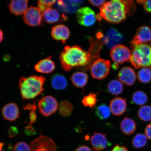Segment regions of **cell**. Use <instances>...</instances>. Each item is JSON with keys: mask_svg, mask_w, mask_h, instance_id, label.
<instances>
[{"mask_svg": "<svg viewBox=\"0 0 151 151\" xmlns=\"http://www.w3.org/2000/svg\"><path fill=\"white\" fill-rule=\"evenodd\" d=\"M4 143L3 142H0V151H1L2 150Z\"/></svg>", "mask_w": 151, "mask_h": 151, "instance_id": "45", "label": "cell"}, {"mask_svg": "<svg viewBox=\"0 0 151 151\" xmlns=\"http://www.w3.org/2000/svg\"><path fill=\"white\" fill-rule=\"evenodd\" d=\"M31 151H56V147L52 139L48 137L41 136L31 143Z\"/></svg>", "mask_w": 151, "mask_h": 151, "instance_id": "10", "label": "cell"}, {"mask_svg": "<svg viewBox=\"0 0 151 151\" xmlns=\"http://www.w3.org/2000/svg\"><path fill=\"white\" fill-rule=\"evenodd\" d=\"M100 12L96 16L97 19H102L114 24L120 23L126 19L127 13L122 1L113 0L105 3L100 7Z\"/></svg>", "mask_w": 151, "mask_h": 151, "instance_id": "2", "label": "cell"}, {"mask_svg": "<svg viewBox=\"0 0 151 151\" xmlns=\"http://www.w3.org/2000/svg\"><path fill=\"white\" fill-rule=\"evenodd\" d=\"M2 114L5 119L14 121L19 117L20 112L18 105L15 103L6 104L2 109Z\"/></svg>", "mask_w": 151, "mask_h": 151, "instance_id": "15", "label": "cell"}, {"mask_svg": "<svg viewBox=\"0 0 151 151\" xmlns=\"http://www.w3.org/2000/svg\"><path fill=\"white\" fill-rule=\"evenodd\" d=\"M28 1L26 0H14L9 4V11L16 16L24 14L28 7Z\"/></svg>", "mask_w": 151, "mask_h": 151, "instance_id": "19", "label": "cell"}, {"mask_svg": "<svg viewBox=\"0 0 151 151\" xmlns=\"http://www.w3.org/2000/svg\"></svg>", "mask_w": 151, "mask_h": 151, "instance_id": "46", "label": "cell"}, {"mask_svg": "<svg viewBox=\"0 0 151 151\" xmlns=\"http://www.w3.org/2000/svg\"><path fill=\"white\" fill-rule=\"evenodd\" d=\"M147 142V137L145 134L138 133L132 139V143L134 148L139 149L146 146Z\"/></svg>", "mask_w": 151, "mask_h": 151, "instance_id": "30", "label": "cell"}, {"mask_svg": "<svg viewBox=\"0 0 151 151\" xmlns=\"http://www.w3.org/2000/svg\"><path fill=\"white\" fill-rule=\"evenodd\" d=\"M52 57V56H49L38 62L35 67L36 71L44 74L52 73L55 69V66Z\"/></svg>", "mask_w": 151, "mask_h": 151, "instance_id": "18", "label": "cell"}, {"mask_svg": "<svg viewBox=\"0 0 151 151\" xmlns=\"http://www.w3.org/2000/svg\"><path fill=\"white\" fill-rule=\"evenodd\" d=\"M13 151H31V147L27 143L20 142L14 145Z\"/></svg>", "mask_w": 151, "mask_h": 151, "instance_id": "35", "label": "cell"}, {"mask_svg": "<svg viewBox=\"0 0 151 151\" xmlns=\"http://www.w3.org/2000/svg\"><path fill=\"white\" fill-rule=\"evenodd\" d=\"M25 132L26 135L30 136L33 135L35 133V131L32 126H29L26 127Z\"/></svg>", "mask_w": 151, "mask_h": 151, "instance_id": "41", "label": "cell"}, {"mask_svg": "<svg viewBox=\"0 0 151 151\" xmlns=\"http://www.w3.org/2000/svg\"><path fill=\"white\" fill-rule=\"evenodd\" d=\"M91 74L93 78L103 80L108 76L110 71L111 64L109 60L98 59L89 66Z\"/></svg>", "mask_w": 151, "mask_h": 151, "instance_id": "6", "label": "cell"}, {"mask_svg": "<svg viewBox=\"0 0 151 151\" xmlns=\"http://www.w3.org/2000/svg\"><path fill=\"white\" fill-rule=\"evenodd\" d=\"M58 112L61 116L67 117L71 114L73 106L70 101L65 100L60 102L58 105Z\"/></svg>", "mask_w": 151, "mask_h": 151, "instance_id": "25", "label": "cell"}, {"mask_svg": "<svg viewBox=\"0 0 151 151\" xmlns=\"http://www.w3.org/2000/svg\"><path fill=\"white\" fill-rule=\"evenodd\" d=\"M95 112L96 116L101 120L108 118L111 114L110 108L105 104H100L96 107Z\"/></svg>", "mask_w": 151, "mask_h": 151, "instance_id": "27", "label": "cell"}, {"mask_svg": "<svg viewBox=\"0 0 151 151\" xmlns=\"http://www.w3.org/2000/svg\"><path fill=\"white\" fill-rule=\"evenodd\" d=\"M120 128L121 131L124 135H129L135 131L137 124L133 119L125 116L121 122Z\"/></svg>", "mask_w": 151, "mask_h": 151, "instance_id": "20", "label": "cell"}, {"mask_svg": "<svg viewBox=\"0 0 151 151\" xmlns=\"http://www.w3.org/2000/svg\"><path fill=\"white\" fill-rule=\"evenodd\" d=\"M110 55L114 62L112 67L114 69L116 70L118 68L119 65L130 60L131 52L127 47L123 45L118 44L113 47L111 49Z\"/></svg>", "mask_w": 151, "mask_h": 151, "instance_id": "5", "label": "cell"}, {"mask_svg": "<svg viewBox=\"0 0 151 151\" xmlns=\"http://www.w3.org/2000/svg\"><path fill=\"white\" fill-rule=\"evenodd\" d=\"M137 75L139 82L144 84L149 83L151 81V68H142L137 73Z\"/></svg>", "mask_w": 151, "mask_h": 151, "instance_id": "28", "label": "cell"}, {"mask_svg": "<svg viewBox=\"0 0 151 151\" xmlns=\"http://www.w3.org/2000/svg\"><path fill=\"white\" fill-rule=\"evenodd\" d=\"M42 18V12L37 7H29L24 14V22L33 27L41 25Z\"/></svg>", "mask_w": 151, "mask_h": 151, "instance_id": "9", "label": "cell"}, {"mask_svg": "<svg viewBox=\"0 0 151 151\" xmlns=\"http://www.w3.org/2000/svg\"><path fill=\"white\" fill-rule=\"evenodd\" d=\"M75 151H92V150L88 146L86 145H83L78 147Z\"/></svg>", "mask_w": 151, "mask_h": 151, "instance_id": "43", "label": "cell"}, {"mask_svg": "<svg viewBox=\"0 0 151 151\" xmlns=\"http://www.w3.org/2000/svg\"><path fill=\"white\" fill-rule=\"evenodd\" d=\"M145 132L147 138L151 140V122L147 125L145 128Z\"/></svg>", "mask_w": 151, "mask_h": 151, "instance_id": "38", "label": "cell"}, {"mask_svg": "<svg viewBox=\"0 0 151 151\" xmlns=\"http://www.w3.org/2000/svg\"><path fill=\"white\" fill-rule=\"evenodd\" d=\"M46 81L44 77L34 75L21 78L19 86L22 99H31L40 95L44 90L43 86Z\"/></svg>", "mask_w": 151, "mask_h": 151, "instance_id": "3", "label": "cell"}, {"mask_svg": "<svg viewBox=\"0 0 151 151\" xmlns=\"http://www.w3.org/2000/svg\"><path fill=\"white\" fill-rule=\"evenodd\" d=\"M90 144L96 151L103 150L106 148L108 141L106 134L102 133L95 132L90 137Z\"/></svg>", "mask_w": 151, "mask_h": 151, "instance_id": "16", "label": "cell"}, {"mask_svg": "<svg viewBox=\"0 0 151 151\" xmlns=\"http://www.w3.org/2000/svg\"><path fill=\"white\" fill-rule=\"evenodd\" d=\"M3 33L1 30L0 29V43L1 42L3 39Z\"/></svg>", "mask_w": 151, "mask_h": 151, "instance_id": "44", "label": "cell"}, {"mask_svg": "<svg viewBox=\"0 0 151 151\" xmlns=\"http://www.w3.org/2000/svg\"><path fill=\"white\" fill-rule=\"evenodd\" d=\"M18 133L17 128L15 127H12L9 128V136L13 137L15 136Z\"/></svg>", "mask_w": 151, "mask_h": 151, "instance_id": "42", "label": "cell"}, {"mask_svg": "<svg viewBox=\"0 0 151 151\" xmlns=\"http://www.w3.org/2000/svg\"><path fill=\"white\" fill-rule=\"evenodd\" d=\"M133 102L137 105H143L148 101V97L144 92L138 90L133 93L132 96Z\"/></svg>", "mask_w": 151, "mask_h": 151, "instance_id": "29", "label": "cell"}, {"mask_svg": "<svg viewBox=\"0 0 151 151\" xmlns=\"http://www.w3.org/2000/svg\"><path fill=\"white\" fill-rule=\"evenodd\" d=\"M83 2L81 1H58V6L65 12L73 13L75 12L78 8L79 4Z\"/></svg>", "mask_w": 151, "mask_h": 151, "instance_id": "23", "label": "cell"}, {"mask_svg": "<svg viewBox=\"0 0 151 151\" xmlns=\"http://www.w3.org/2000/svg\"><path fill=\"white\" fill-rule=\"evenodd\" d=\"M76 19L79 24L85 27L93 25L97 19L95 12L88 7H82L77 10Z\"/></svg>", "mask_w": 151, "mask_h": 151, "instance_id": "8", "label": "cell"}, {"mask_svg": "<svg viewBox=\"0 0 151 151\" xmlns=\"http://www.w3.org/2000/svg\"><path fill=\"white\" fill-rule=\"evenodd\" d=\"M110 151H128L127 147L117 145Z\"/></svg>", "mask_w": 151, "mask_h": 151, "instance_id": "40", "label": "cell"}, {"mask_svg": "<svg viewBox=\"0 0 151 151\" xmlns=\"http://www.w3.org/2000/svg\"><path fill=\"white\" fill-rule=\"evenodd\" d=\"M127 107L126 99L120 97L115 98L111 100L109 104L111 112L117 116L123 114L126 112Z\"/></svg>", "mask_w": 151, "mask_h": 151, "instance_id": "14", "label": "cell"}, {"mask_svg": "<svg viewBox=\"0 0 151 151\" xmlns=\"http://www.w3.org/2000/svg\"><path fill=\"white\" fill-rule=\"evenodd\" d=\"M131 55L129 61L136 69L141 67L151 68V46L148 43L130 44Z\"/></svg>", "mask_w": 151, "mask_h": 151, "instance_id": "4", "label": "cell"}, {"mask_svg": "<svg viewBox=\"0 0 151 151\" xmlns=\"http://www.w3.org/2000/svg\"><path fill=\"white\" fill-rule=\"evenodd\" d=\"M88 1L94 6H103L106 2V1Z\"/></svg>", "mask_w": 151, "mask_h": 151, "instance_id": "39", "label": "cell"}, {"mask_svg": "<svg viewBox=\"0 0 151 151\" xmlns=\"http://www.w3.org/2000/svg\"><path fill=\"white\" fill-rule=\"evenodd\" d=\"M107 89L109 93L113 95L118 96L121 94L124 90L122 83L118 80H113L109 82Z\"/></svg>", "mask_w": 151, "mask_h": 151, "instance_id": "26", "label": "cell"}, {"mask_svg": "<svg viewBox=\"0 0 151 151\" xmlns=\"http://www.w3.org/2000/svg\"><path fill=\"white\" fill-rule=\"evenodd\" d=\"M118 77L121 82L128 86H133L137 79L135 71L132 68L128 67H124L121 69Z\"/></svg>", "mask_w": 151, "mask_h": 151, "instance_id": "12", "label": "cell"}, {"mask_svg": "<svg viewBox=\"0 0 151 151\" xmlns=\"http://www.w3.org/2000/svg\"><path fill=\"white\" fill-rule=\"evenodd\" d=\"M56 2V1H39L37 3L38 8L42 13L46 9L51 7Z\"/></svg>", "mask_w": 151, "mask_h": 151, "instance_id": "33", "label": "cell"}, {"mask_svg": "<svg viewBox=\"0 0 151 151\" xmlns=\"http://www.w3.org/2000/svg\"><path fill=\"white\" fill-rule=\"evenodd\" d=\"M151 40V29L147 26H141L138 28L136 34L130 44L138 45L146 43Z\"/></svg>", "mask_w": 151, "mask_h": 151, "instance_id": "13", "label": "cell"}, {"mask_svg": "<svg viewBox=\"0 0 151 151\" xmlns=\"http://www.w3.org/2000/svg\"><path fill=\"white\" fill-rule=\"evenodd\" d=\"M37 109V107L31 109L29 113V126H31L32 124L35 122L37 120V115L35 111Z\"/></svg>", "mask_w": 151, "mask_h": 151, "instance_id": "37", "label": "cell"}, {"mask_svg": "<svg viewBox=\"0 0 151 151\" xmlns=\"http://www.w3.org/2000/svg\"><path fill=\"white\" fill-rule=\"evenodd\" d=\"M97 94L91 92L84 96L82 100V103L84 106L92 108L95 106L97 102Z\"/></svg>", "mask_w": 151, "mask_h": 151, "instance_id": "32", "label": "cell"}, {"mask_svg": "<svg viewBox=\"0 0 151 151\" xmlns=\"http://www.w3.org/2000/svg\"><path fill=\"white\" fill-rule=\"evenodd\" d=\"M137 115L143 121H150L151 120V107L149 105L142 106L138 111Z\"/></svg>", "mask_w": 151, "mask_h": 151, "instance_id": "31", "label": "cell"}, {"mask_svg": "<svg viewBox=\"0 0 151 151\" xmlns=\"http://www.w3.org/2000/svg\"><path fill=\"white\" fill-rule=\"evenodd\" d=\"M87 74L82 72H77L73 73L70 80L73 86L78 88L84 87L87 84L88 81Z\"/></svg>", "mask_w": 151, "mask_h": 151, "instance_id": "21", "label": "cell"}, {"mask_svg": "<svg viewBox=\"0 0 151 151\" xmlns=\"http://www.w3.org/2000/svg\"><path fill=\"white\" fill-rule=\"evenodd\" d=\"M123 37L122 34L114 28H111L107 31L106 35H103V42L109 48H111L122 42Z\"/></svg>", "mask_w": 151, "mask_h": 151, "instance_id": "11", "label": "cell"}, {"mask_svg": "<svg viewBox=\"0 0 151 151\" xmlns=\"http://www.w3.org/2000/svg\"><path fill=\"white\" fill-rule=\"evenodd\" d=\"M51 35L54 39L65 43L70 37V32L67 26L63 24H58L52 27Z\"/></svg>", "mask_w": 151, "mask_h": 151, "instance_id": "17", "label": "cell"}, {"mask_svg": "<svg viewBox=\"0 0 151 151\" xmlns=\"http://www.w3.org/2000/svg\"><path fill=\"white\" fill-rule=\"evenodd\" d=\"M51 84L55 90H63L67 87L68 81L63 75L58 73L53 75L51 80Z\"/></svg>", "mask_w": 151, "mask_h": 151, "instance_id": "22", "label": "cell"}, {"mask_svg": "<svg viewBox=\"0 0 151 151\" xmlns=\"http://www.w3.org/2000/svg\"><path fill=\"white\" fill-rule=\"evenodd\" d=\"M137 2L143 5V8L146 12L151 13V0L148 1H137Z\"/></svg>", "mask_w": 151, "mask_h": 151, "instance_id": "36", "label": "cell"}, {"mask_svg": "<svg viewBox=\"0 0 151 151\" xmlns=\"http://www.w3.org/2000/svg\"><path fill=\"white\" fill-rule=\"evenodd\" d=\"M38 106L41 114L45 116H49L56 112L58 105L55 98L52 96H47L40 100Z\"/></svg>", "mask_w": 151, "mask_h": 151, "instance_id": "7", "label": "cell"}, {"mask_svg": "<svg viewBox=\"0 0 151 151\" xmlns=\"http://www.w3.org/2000/svg\"><path fill=\"white\" fill-rule=\"evenodd\" d=\"M59 58L62 68L66 71L70 70L75 67L87 65L88 67L92 60L88 52L76 45L65 46Z\"/></svg>", "mask_w": 151, "mask_h": 151, "instance_id": "1", "label": "cell"}, {"mask_svg": "<svg viewBox=\"0 0 151 151\" xmlns=\"http://www.w3.org/2000/svg\"><path fill=\"white\" fill-rule=\"evenodd\" d=\"M125 6L126 13L128 15L133 14L135 12V6L133 1H122Z\"/></svg>", "mask_w": 151, "mask_h": 151, "instance_id": "34", "label": "cell"}, {"mask_svg": "<svg viewBox=\"0 0 151 151\" xmlns=\"http://www.w3.org/2000/svg\"><path fill=\"white\" fill-rule=\"evenodd\" d=\"M42 17L47 23L54 24L59 21L60 15L56 9L50 7L42 12Z\"/></svg>", "mask_w": 151, "mask_h": 151, "instance_id": "24", "label": "cell"}]
</instances>
